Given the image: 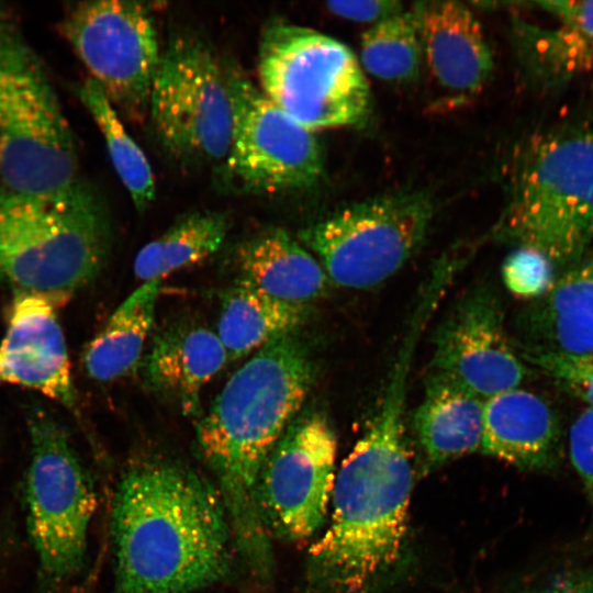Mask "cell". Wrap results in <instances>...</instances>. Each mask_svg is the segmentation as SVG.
Instances as JSON below:
<instances>
[{"instance_id":"d6986e66","label":"cell","mask_w":593,"mask_h":593,"mask_svg":"<svg viewBox=\"0 0 593 593\" xmlns=\"http://www.w3.org/2000/svg\"><path fill=\"white\" fill-rule=\"evenodd\" d=\"M524 353L593 359V255L555 278L523 316Z\"/></svg>"},{"instance_id":"83f0119b","label":"cell","mask_w":593,"mask_h":593,"mask_svg":"<svg viewBox=\"0 0 593 593\" xmlns=\"http://www.w3.org/2000/svg\"><path fill=\"white\" fill-rule=\"evenodd\" d=\"M555 264L542 253L525 246L516 248L502 266L504 284L522 299H538L553 282Z\"/></svg>"},{"instance_id":"3957f363","label":"cell","mask_w":593,"mask_h":593,"mask_svg":"<svg viewBox=\"0 0 593 593\" xmlns=\"http://www.w3.org/2000/svg\"><path fill=\"white\" fill-rule=\"evenodd\" d=\"M314 373L296 331L279 336L233 373L197 426V445L217 482L235 544L264 580L273 560L258 513L257 482L268 456L301 412Z\"/></svg>"},{"instance_id":"6da1fadb","label":"cell","mask_w":593,"mask_h":593,"mask_svg":"<svg viewBox=\"0 0 593 593\" xmlns=\"http://www.w3.org/2000/svg\"><path fill=\"white\" fill-rule=\"evenodd\" d=\"M416 345L402 340L379 405L336 473L329 525L309 551L310 579L327 593L369 591L401 556L414 477L404 407Z\"/></svg>"},{"instance_id":"484cf974","label":"cell","mask_w":593,"mask_h":593,"mask_svg":"<svg viewBox=\"0 0 593 593\" xmlns=\"http://www.w3.org/2000/svg\"><path fill=\"white\" fill-rule=\"evenodd\" d=\"M78 96L104 137L112 165L137 211L155 199L154 174L144 152L125 130L120 116L100 86L88 77Z\"/></svg>"},{"instance_id":"44dd1931","label":"cell","mask_w":593,"mask_h":593,"mask_svg":"<svg viewBox=\"0 0 593 593\" xmlns=\"http://www.w3.org/2000/svg\"><path fill=\"white\" fill-rule=\"evenodd\" d=\"M235 257L240 278L279 300L307 305L326 290L318 260L283 228L256 233L239 244Z\"/></svg>"},{"instance_id":"9a60e30c","label":"cell","mask_w":593,"mask_h":593,"mask_svg":"<svg viewBox=\"0 0 593 593\" xmlns=\"http://www.w3.org/2000/svg\"><path fill=\"white\" fill-rule=\"evenodd\" d=\"M0 384L32 389L67 407L76 402L70 362L56 307L31 293H14L0 342Z\"/></svg>"},{"instance_id":"2e32d148","label":"cell","mask_w":593,"mask_h":593,"mask_svg":"<svg viewBox=\"0 0 593 593\" xmlns=\"http://www.w3.org/2000/svg\"><path fill=\"white\" fill-rule=\"evenodd\" d=\"M423 61L432 77L457 97L479 92L488 81L493 58L482 27L463 3H414Z\"/></svg>"},{"instance_id":"277c9868","label":"cell","mask_w":593,"mask_h":593,"mask_svg":"<svg viewBox=\"0 0 593 593\" xmlns=\"http://www.w3.org/2000/svg\"><path fill=\"white\" fill-rule=\"evenodd\" d=\"M111 244L104 200L88 181L42 194L0 187V280L14 293L64 305L102 271Z\"/></svg>"},{"instance_id":"8992f818","label":"cell","mask_w":593,"mask_h":593,"mask_svg":"<svg viewBox=\"0 0 593 593\" xmlns=\"http://www.w3.org/2000/svg\"><path fill=\"white\" fill-rule=\"evenodd\" d=\"M78 152L42 60L8 9L0 5V180L22 194L67 188Z\"/></svg>"},{"instance_id":"5b68a950","label":"cell","mask_w":593,"mask_h":593,"mask_svg":"<svg viewBox=\"0 0 593 593\" xmlns=\"http://www.w3.org/2000/svg\"><path fill=\"white\" fill-rule=\"evenodd\" d=\"M517 158L496 236L555 265L577 262L593 242V127L542 132Z\"/></svg>"},{"instance_id":"7a4b0ae2","label":"cell","mask_w":593,"mask_h":593,"mask_svg":"<svg viewBox=\"0 0 593 593\" xmlns=\"http://www.w3.org/2000/svg\"><path fill=\"white\" fill-rule=\"evenodd\" d=\"M115 593H195L231 568L232 528L215 488L174 461L128 468L112 505Z\"/></svg>"},{"instance_id":"4fadbf2b","label":"cell","mask_w":593,"mask_h":593,"mask_svg":"<svg viewBox=\"0 0 593 593\" xmlns=\"http://www.w3.org/2000/svg\"><path fill=\"white\" fill-rule=\"evenodd\" d=\"M336 451L334 429L323 413L301 411L290 423L257 482L258 513L269 537L300 541L323 525Z\"/></svg>"},{"instance_id":"ac0fdd59","label":"cell","mask_w":593,"mask_h":593,"mask_svg":"<svg viewBox=\"0 0 593 593\" xmlns=\"http://www.w3.org/2000/svg\"><path fill=\"white\" fill-rule=\"evenodd\" d=\"M560 422L538 394L515 388L484 400L480 450L524 470L552 467L559 457Z\"/></svg>"},{"instance_id":"52a82bcc","label":"cell","mask_w":593,"mask_h":593,"mask_svg":"<svg viewBox=\"0 0 593 593\" xmlns=\"http://www.w3.org/2000/svg\"><path fill=\"white\" fill-rule=\"evenodd\" d=\"M261 92L310 131L360 123L370 107L369 85L355 54L312 29L271 22L258 51Z\"/></svg>"},{"instance_id":"f1b7e54d","label":"cell","mask_w":593,"mask_h":593,"mask_svg":"<svg viewBox=\"0 0 593 593\" xmlns=\"http://www.w3.org/2000/svg\"><path fill=\"white\" fill-rule=\"evenodd\" d=\"M523 358L593 407V359L549 353H524Z\"/></svg>"},{"instance_id":"4dcf8cb0","label":"cell","mask_w":593,"mask_h":593,"mask_svg":"<svg viewBox=\"0 0 593 593\" xmlns=\"http://www.w3.org/2000/svg\"><path fill=\"white\" fill-rule=\"evenodd\" d=\"M326 7L337 16L372 25L404 10L401 2L388 0L329 1Z\"/></svg>"},{"instance_id":"f546056e","label":"cell","mask_w":593,"mask_h":593,"mask_svg":"<svg viewBox=\"0 0 593 593\" xmlns=\"http://www.w3.org/2000/svg\"><path fill=\"white\" fill-rule=\"evenodd\" d=\"M569 454L583 486L593 501V407H586L569 430Z\"/></svg>"},{"instance_id":"7402d4cb","label":"cell","mask_w":593,"mask_h":593,"mask_svg":"<svg viewBox=\"0 0 593 593\" xmlns=\"http://www.w3.org/2000/svg\"><path fill=\"white\" fill-rule=\"evenodd\" d=\"M484 400L449 378L432 372L414 414V432L432 465L479 450Z\"/></svg>"},{"instance_id":"30bf717a","label":"cell","mask_w":593,"mask_h":593,"mask_svg":"<svg viewBox=\"0 0 593 593\" xmlns=\"http://www.w3.org/2000/svg\"><path fill=\"white\" fill-rule=\"evenodd\" d=\"M148 113L163 147L177 160L223 165L233 130L225 67L197 36L174 35L153 82Z\"/></svg>"},{"instance_id":"ba28073f","label":"cell","mask_w":593,"mask_h":593,"mask_svg":"<svg viewBox=\"0 0 593 593\" xmlns=\"http://www.w3.org/2000/svg\"><path fill=\"white\" fill-rule=\"evenodd\" d=\"M27 427V533L44 580L63 584L83 567L97 495L65 427L53 414L32 406Z\"/></svg>"},{"instance_id":"603a6c76","label":"cell","mask_w":593,"mask_h":593,"mask_svg":"<svg viewBox=\"0 0 593 593\" xmlns=\"http://www.w3.org/2000/svg\"><path fill=\"white\" fill-rule=\"evenodd\" d=\"M307 305L279 300L239 278L222 296L217 336L231 360L298 331Z\"/></svg>"},{"instance_id":"1f68e13d","label":"cell","mask_w":593,"mask_h":593,"mask_svg":"<svg viewBox=\"0 0 593 593\" xmlns=\"http://www.w3.org/2000/svg\"><path fill=\"white\" fill-rule=\"evenodd\" d=\"M542 593H593V570L562 573Z\"/></svg>"},{"instance_id":"ffe728a7","label":"cell","mask_w":593,"mask_h":593,"mask_svg":"<svg viewBox=\"0 0 593 593\" xmlns=\"http://www.w3.org/2000/svg\"><path fill=\"white\" fill-rule=\"evenodd\" d=\"M228 359L220 337L209 328L194 323L170 325L155 336L144 357L143 380L186 414H197L201 388Z\"/></svg>"},{"instance_id":"e0dca14e","label":"cell","mask_w":593,"mask_h":593,"mask_svg":"<svg viewBox=\"0 0 593 593\" xmlns=\"http://www.w3.org/2000/svg\"><path fill=\"white\" fill-rule=\"evenodd\" d=\"M545 24L517 20L514 40L521 61L538 83L558 88L593 74V0L541 1Z\"/></svg>"},{"instance_id":"7c38bea8","label":"cell","mask_w":593,"mask_h":593,"mask_svg":"<svg viewBox=\"0 0 593 593\" xmlns=\"http://www.w3.org/2000/svg\"><path fill=\"white\" fill-rule=\"evenodd\" d=\"M60 27L114 108L131 116L148 111L163 52L154 20L143 3L79 2L65 13Z\"/></svg>"},{"instance_id":"cb8c5ba5","label":"cell","mask_w":593,"mask_h":593,"mask_svg":"<svg viewBox=\"0 0 593 593\" xmlns=\"http://www.w3.org/2000/svg\"><path fill=\"white\" fill-rule=\"evenodd\" d=\"M160 284L158 279L138 287L88 343L82 363L91 379L109 382L136 368L154 323Z\"/></svg>"},{"instance_id":"d4e9b609","label":"cell","mask_w":593,"mask_h":593,"mask_svg":"<svg viewBox=\"0 0 593 593\" xmlns=\"http://www.w3.org/2000/svg\"><path fill=\"white\" fill-rule=\"evenodd\" d=\"M228 232V217L200 210L178 217L161 235L146 244L134 260L135 277L144 282L194 265L216 253Z\"/></svg>"},{"instance_id":"5bb4252c","label":"cell","mask_w":593,"mask_h":593,"mask_svg":"<svg viewBox=\"0 0 593 593\" xmlns=\"http://www.w3.org/2000/svg\"><path fill=\"white\" fill-rule=\"evenodd\" d=\"M433 371L483 400L518 388L526 367L513 349L496 298L485 289L460 299L437 327Z\"/></svg>"},{"instance_id":"4316f807","label":"cell","mask_w":593,"mask_h":593,"mask_svg":"<svg viewBox=\"0 0 593 593\" xmlns=\"http://www.w3.org/2000/svg\"><path fill=\"white\" fill-rule=\"evenodd\" d=\"M423 64L414 13L402 11L371 25L361 36L360 66L390 82L415 80Z\"/></svg>"},{"instance_id":"8fae6325","label":"cell","mask_w":593,"mask_h":593,"mask_svg":"<svg viewBox=\"0 0 593 593\" xmlns=\"http://www.w3.org/2000/svg\"><path fill=\"white\" fill-rule=\"evenodd\" d=\"M233 130L222 167L238 189L276 194L307 189L321 179L318 139L272 103L239 69L225 66Z\"/></svg>"},{"instance_id":"9c48e42d","label":"cell","mask_w":593,"mask_h":593,"mask_svg":"<svg viewBox=\"0 0 593 593\" xmlns=\"http://www.w3.org/2000/svg\"><path fill=\"white\" fill-rule=\"evenodd\" d=\"M428 193L401 191L346 205L298 233L328 280L368 289L396 273L424 240L434 217Z\"/></svg>"}]
</instances>
